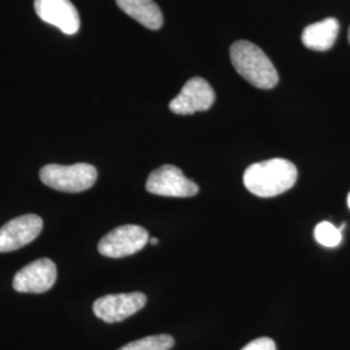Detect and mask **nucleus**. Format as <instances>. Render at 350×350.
I'll return each mask as SVG.
<instances>
[{
    "label": "nucleus",
    "mask_w": 350,
    "mask_h": 350,
    "mask_svg": "<svg viewBox=\"0 0 350 350\" xmlns=\"http://www.w3.org/2000/svg\"><path fill=\"white\" fill-rule=\"evenodd\" d=\"M244 186L258 198H274L295 186L297 169L284 159L253 163L244 173Z\"/></svg>",
    "instance_id": "obj_1"
},
{
    "label": "nucleus",
    "mask_w": 350,
    "mask_h": 350,
    "mask_svg": "<svg viewBox=\"0 0 350 350\" xmlns=\"http://www.w3.org/2000/svg\"><path fill=\"white\" fill-rule=\"evenodd\" d=\"M230 57L239 75L254 88L270 90L279 82L274 64L258 46L248 40H238L230 49Z\"/></svg>",
    "instance_id": "obj_2"
},
{
    "label": "nucleus",
    "mask_w": 350,
    "mask_h": 350,
    "mask_svg": "<svg viewBox=\"0 0 350 350\" xmlns=\"http://www.w3.org/2000/svg\"><path fill=\"white\" fill-rule=\"evenodd\" d=\"M40 180L56 191L78 193L92 187L98 179V170L90 163L57 165L50 163L40 169Z\"/></svg>",
    "instance_id": "obj_3"
},
{
    "label": "nucleus",
    "mask_w": 350,
    "mask_h": 350,
    "mask_svg": "<svg viewBox=\"0 0 350 350\" xmlns=\"http://www.w3.org/2000/svg\"><path fill=\"white\" fill-rule=\"evenodd\" d=\"M150 243L146 228L137 225L120 226L101 239L99 253L109 258H122L143 250Z\"/></svg>",
    "instance_id": "obj_4"
},
{
    "label": "nucleus",
    "mask_w": 350,
    "mask_h": 350,
    "mask_svg": "<svg viewBox=\"0 0 350 350\" xmlns=\"http://www.w3.org/2000/svg\"><path fill=\"white\" fill-rule=\"evenodd\" d=\"M146 188L153 195L166 198H192L199 192V186L174 165H163L152 172Z\"/></svg>",
    "instance_id": "obj_5"
},
{
    "label": "nucleus",
    "mask_w": 350,
    "mask_h": 350,
    "mask_svg": "<svg viewBox=\"0 0 350 350\" xmlns=\"http://www.w3.org/2000/svg\"><path fill=\"white\" fill-rule=\"evenodd\" d=\"M146 304L147 296L142 292L107 295L94 302L92 310L101 321L107 323H117L138 313Z\"/></svg>",
    "instance_id": "obj_6"
},
{
    "label": "nucleus",
    "mask_w": 350,
    "mask_h": 350,
    "mask_svg": "<svg viewBox=\"0 0 350 350\" xmlns=\"http://www.w3.org/2000/svg\"><path fill=\"white\" fill-rule=\"evenodd\" d=\"M215 101V92L209 82L201 77L191 78L180 92L170 101L169 108L175 114H193L205 112L212 108Z\"/></svg>",
    "instance_id": "obj_7"
},
{
    "label": "nucleus",
    "mask_w": 350,
    "mask_h": 350,
    "mask_svg": "<svg viewBox=\"0 0 350 350\" xmlns=\"http://www.w3.org/2000/svg\"><path fill=\"white\" fill-rule=\"evenodd\" d=\"M57 267L50 258L26 265L13 278V288L21 293H44L55 286Z\"/></svg>",
    "instance_id": "obj_8"
},
{
    "label": "nucleus",
    "mask_w": 350,
    "mask_h": 350,
    "mask_svg": "<svg viewBox=\"0 0 350 350\" xmlns=\"http://www.w3.org/2000/svg\"><path fill=\"white\" fill-rule=\"evenodd\" d=\"M43 228V219L37 214H25L7 222L0 228V252L20 250L34 241Z\"/></svg>",
    "instance_id": "obj_9"
},
{
    "label": "nucleus",
    "mask_w": 350,
    "mask_h": 350,
    "mask_svg": "<svg viewBox=\"0 0 350 350\" xmlns=\"http://www.w3.org/2000/svg\"><path fill=\"white\" fill-rule=\"evenodd\" d=\"M34 8L42 21L57 27L64 34L78 33L81 20L70 0H34Z\"/></svg>",
    "instance_id": "obj_10"
},
{
    "label": "nucleus",
    "mask_w": 350,
    "mask_h": 350,
    "mask_svg": "<svg viewBox=\"0 0 350 350\" xmlns=\"http://www.w3.org/2000/svg\"><path fill=\"white\" fill-rule=\"evenodd\" d=\"M340 24L334 17H328L319 23L306 26L302 31L301 40L309 50L328 51L336 42Z\"/></svg>",
    "instance_id": "obj_11"
},
{
    "label": "nucleus",
    "mask_w": 350,
    "mask_h": 350,
    "mask_svg": "<svg viewBox=\"0 0 350 350\" xmlns=\"http://www.w3.org/2000/svg\"><path fill=\"white\" fill-rule=\"evenodd\" d=\"M116 3L126 14L150 30H159L163 26V12L153 0H116Z\"/></svg>",
    "instance_id": "obj_12"
},
{
    "label": "nucleus",
    "mask_w": 350,
    "mask_h": 350,
    "mask_svg": "<svg viewBox=\"0 0 350 350\" xmlns=\"http://www.w3.org/2000/svg\"><path fill=\"white\" fill-rule=\"evenodd\" d=\"M174 347V338L170 335H153L129 342L118 350H170Z\"/></svg>",
    "instance_id": "obj_13"
},
{
    "label": "nucleus",
    "mask_w": 350,
    "mask_h": 350,
    "mask_svg": "<svg viewBox=\"0 0 350 350\" xmlns=\"http://www.w3.org/2000/svg\"><path fill=\"white\" fill-rule=\"evenodd\" d=\"M314 237L321 245L327 248H335L342 240V232L331 222L325 221L315 227Z\"/></svg>",
    "instance_id": "obj_14"
},
{
    "label": "nucleus",
    "mask_w": 350,
    "mask_h": 350,
    "mask_svg": "<svg viewBox=\"0 0 350 350\" xmlns=\"http://www.w3.org/2000/svg\"><path fill=\"white\" fill-rule=\"evenodd\" d=\"M241 350H276L275 341L270 338H256Z\"/></svg>",
    "instance_id": "obj_15"
},
{
    "label": "nucleus",
    "mask_w": 350,
    "mask_h": 350,
    "mask_svg": "<svg viewBox=\"0 0 350 350\" xmlns=\"http://www.w3.org/2000/svg\"><path fill=\"white\" fill-rule=\"evenodd\" d=\"M150 243L152 245H157V244H159V239H150Z\"/></svg>",
    "instance_id": "obj_16"
},
{
    "label": "nucleus",
    "mask_w": 350,
    "mask_h": 350,
    "mask_svg": "<svg viewBox=\"0 0 350 350\" xmlns=\"http://www.w3.org/2000/svg\"><path fill=\"white\" fill-rule=\"evenodd\" d=\"M348 205H349V208H350V193H349V196H348Z\"/></svg>",
    "instance_id": "obj_17"
},
{
    "label": "nucleus",
    "mask_w": 350,
    "mask_h": 350,
    "mask_svg": "<svg viewBox=\"0 0 350 350\" xmlns=\"http://www.w3.org/2000/svg\"><path fill=\"white\" fill-rule=\"evenodd\" d=\"M348 39H349V43H350V27H349V34H348Z\"/></svg>",
    "instance_id": "obj_18"
}]
</instances>
